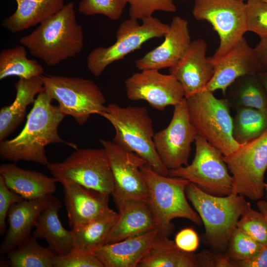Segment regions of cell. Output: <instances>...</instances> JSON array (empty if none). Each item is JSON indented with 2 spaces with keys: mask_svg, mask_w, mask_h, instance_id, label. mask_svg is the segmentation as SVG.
<instances>
[{
  "mask_svg": "<svg viewBox=\"0 0 267 267\" xmlns=\"http://www.w3.org/2000/svg\"><path fill=\"white\" fill-rule=\"evenodd\" d=\"M233 119V136L240 144L251 141L267 131V110L238 107Z\"/></svg>",
  "mask_w": 267,
  "mask_h": 267,
  "instance_id": "31",
  "label": "cell"
},
{
  "mask_svg": "<svg viewBox=\"0 0 267 267\" xmlns=\"http://www.w3.org/2000/svg\"><path fill=\"white\" fill-rule=\"evenodd\" d=\"M257 207L259 212L267 221V202L265 201H260L257 203Z\"/></svg>",
  "mask_w": 267,
  "mask_h": 267,
  "instance_id": "44",
  "label": "cell"
},
{
  "mask_svg": "<svg viewBox=\"0 0 267 267\" xmlns=\"http://www.w3.org/2000/svg\"><path fill=\"white\" fill-rule=\"evenodd\" d=\"M99 142L107 152L113 174L111 195L117 208L130 200H147V187L140 170L146 161L113 141L100 139Z\"/></svg>",
  "mask_w": 267,
  "mask_h": 267,
  "instance_id": "13",
  "label": "cell"
},
{
  "mask_svg": "<svg viewBox=\"0 0 267 267\" xmlns=\"http://www.w3.org/2000/svg\"><path fill=\"white\" fill-rule=\"evenodd\" d=\"M53 196L24 199L10 206L7 214L8 228L0 247L1 255L6 254L30 237L32 228Z\"/></svg>",
  "mask_w": 267,
  "mask_h": 267,
  "instance_id": "21",
  "label": "cell"
},
{
  "mask_svg": "<svg viewBox=\"0 0 267 267\" xmlns=\"http://www.w3.org/2000/svg\"><path fill=\"white\" fill-rule=\"evenodd\" d=\"M46 167L60 183L71 181L109 195L113 192V174L103 147L77 148L63 161L49 162Z\"/></svg>",
  "mask_w": 267,
  "mask_h": 267,
  "instance_id": "8",
  "label": "cell"
},
{
  "mask_svg": "<svg viewBox=\"0 0 267 267\" xmlns=\"http://www.w3.org/2000/svg\"><path fill=\"white\" fill-rule=\"evenodd\" d=\"M162 237L158 228L123 240L106 244L93 253L104 267H136L158 240Z\"/></svg>",
  "mask_w": 267,
  "mask_h": 267,
  "instance_id": "20",
  "label": "cell"
},
{
  "mask_svg": "<svg viewBox=\"0 0 267 267\" xmlns=\"http://www.w3.org/2000/svg\"><path fill=\"white\" fill-rule=\"evenodd\" d=\"M53 267H104L93 253L72 248L66 254L55 256Z\"/></svg>",
  "mask_w": 267,
  "mask_h": 267,
  "instance_id": "38",
  "label": "cell"
},
{
  "mask_svg": "<svg viewBox=\"0 0 267 267\" xmlns=\"http://www.w3.org/2000/svg\"><path fill=\"white\" fill-rule=\"evenodd\" d=\"M125 84L129 99L144 100L159 111L175 106L185 98L183 88L175 77L162 74L158 70H141L128 78Z\"/></svg>",
  "mask_w": 267,
  "mask_h": 267,
  "instance_id": "15",
  "label": "cell"
},
{
  "mask_svg": "<svg viewBox=\"0 0 267 267\" xmlns=\"http://www.w3.org/2000/svg\"><path fill=\"white\" fill-rule=\"evenodd\" d=\"M241 0V1H244V0Z\"/></svg>",
  "mask_w": 267,
  "mask_h": 267,
  "instance_id": "48",
  "label": "cell"
},
{
  "mask_svg": "<svg viewBox=\"0 0 267 267\" xmlns=\"http://www.w3.org/2000/svg\"><path fill=\"white\" fill-rule=\"evenodd\" d=\"M164 38L160 45L135 61L136 68L140 70H159L176 64L191 43L188 21L178 16H175Z\"/></svg>",
  "mask_w": 267,
  "mask_h": 267,
  "instance_id": "19",
  "label": "cell"
},
{
  "mask_svg": "<svg viewBox=\"0 0 267 267\" xmlns=\"http://www.w3.org/2000/svg\"><path fill=\"white\" fill-rule=\"evenodd\" d=\"M195 254L179 249L168 237H161L137 267H198Z\"/></svg>",
  "mask_w": 267,
  "mask_h": 267,
  "instance_id": "27",
  "label": "cell"
},
{
  "mask_svg": "<svg viewBox=\"0 0 267 267\" xmlns=\"http://www.w3.org/2000/svg\"><path fill=\"white\" fill-rule=\"evenodd\" d=\"M245 4L247 32L260 38L267 36V3L263 0H247Z\"/></svg>",
  "mask_w": 267,
  "mask_h": 267,
  "instance_id": "36",
  "label": "cell"
},
{
  "mask_svg": "<svg viewBox=\"0 0 267 267\" xmlns=\"http://www.w3.org/2000/svg\"><path fill=\"white\" fill-rule=\"evenodd\" d=\"M24 199L18 194L10 190L0 176V234L5 232L6 219L10 206Z\"/></svg>",
  "mask_w": 267,
  "mask_h": 267,
  "instance_id": "39",
  "label": "cell"
},
{
  "mask_svg": "<svg viewBox=\"0 0 267 267\" xmlns=\"http://www.w3.org/2000/svg\"><path fill=\"white\" fill-rule=\"evenodd\" d=\"M189 117L197 134L218 149L224 156L241 144L233 136V119L229 102L204 90L186 98Z\"/></svg>",
  "mask_w": 267,
  "mask_h": 267,
  "instance_id": "6",
  "label": "cell"
},
{
  "mask_svg": "<svg viewBox=\"0 0 267 267\" xmlns=\"http://www.w3.org/2000/svg\"><path fill=\"white\" fill-rule=\"evenodd\" d=\"M148 190L147 201L162 237H168L174 230L172 221L186 219L200 225L202 220L189 204L186 188L189 181L183 178L160 175L146 163L140 168Z\"/></svg>",
  "mask_w": 267,
  "mask_h": 267,
  "instance_id": "5",
  "label": "cell"
},
{
  "mask_svg": "<svg viewBox=\"0 0 267 267\" xmlns=\"http://www.w3.org/2000/svg\"><path fill=\"white\" fill-rule=\"evenodd\" d=\"M195 256L198 267H236L234 261L227 255L223 256L205 250Z\"/></svg>",
  "mask_w": 267,
  "mask_h": 267,
  "instance_id": "40",
  "label": "cell"
},
{
  "mask_svg": "<svg viewBox=\"0 0 267 267\" xmlns=\"http://www.w3.org/2000/svg\"><path fill=\"white\" fill-rule=\"evenodd\" d=\"M257 76L267 93V70L259 73Z\"/></svg>",
  "mask_w": 267,
  "mask_h": 267,
  "instance_id": "45",
  "label": "cell"
},
{
  "mask_svg": "<svg viewBox=\"0 0 267 267\" xmlns=\"http://www.w3.org/2000/svg\"><path fill=\"white\" fill-rule=\"evenodd\" d=\"M141 20V24L130 18L123 21L117 30L116 41L112 45L97 47L89 54L87 66L92 75L100 76L108 65L141 48L147 41L164 37L170 27L153 16Z\"/></svg>",
  "mask_w": 267,
  "mask_h": 267,
  "instance_id": "9",
  "label": "cell"
},
{
  "mask_svg": "<svg viewBox=\"0 0 267 267\" xmlns=\"http://www.w3.org/2000/svg\"><path fill=\"white\" fill-rule=\"evenodd\" d=\"M234 263L237 267H267V246L265 247L254 257L248 260Z\"/></svg>",
  "mask_w": 267,
  "mask_h": 267,
  "instance_id": "42",
  "label": "cell"
},
{
  "mask_svg": "<svg viewBox=\"0 0 267 267\" xmlns=\"http://www.w3.org/2000/svg\"><path fill=\"white\" fill-rule=\"evenodd\" d=\"M263 0L267 3V0Z\"/></svg>",
  "mask_w": 267,
  "mask_h": 267,
  "instance_id": "47",
  "label": "cell"
},
{
  "mask_svg": "<svg viewBox=\"0 0 267 267\" xmlns=\"http://www.w3.org/2000/svg\"><path fill=\"white\" fill-rule=\"evenodd\" d=\"M118 214L113 210L93 221L71 229L73 248L91 252L105 244Z\"/></svg>",
  "mask_w": 267,
  "mask_h": 267,
  "instance_id": "28",
  "label": "cell"
},
{
  "mask_svg": "<svg viewBox=\"0 0 267 267\" xmlns=\"http://www.w3.org/2000/svg\"><path fill=\"white\" fill-rule=\"evenodd\" d=\"M26 49L21 44L0 51V80L11 76L30 79L43 75L44 67L37 60L29 59Z\"/></svg>",
  "mask_w": 267,
  "mask_h": 267,
  "instance_id": "29",
  "label": "cell"
},
{
  "mask_svg": "<svg viewBox=\"0 0 267 267\" xmlns=\"http://www.w3.org/2000/svg\"><path fill=\"white\" fill-rule=\"evenodd\" d=\"M192 14L197 20L210 23L219 36V46L210 57L213 65L247 32L246 4L239 0H195Z\"/></svg>",
  "mask_w": 267,
  "mask_h": 267,
  "instance_id": "10",
  "label": "cell"
},
{
  "mask_svg": "<svg viewBox=\"0 0 267 267\" xmlns=\"http://www.w3.org/2000/svg\"><path fill=\"white\" fill-rule=\"evenodd\" d=\"M265 190L267 192V183H265Z\"/></svg>",
  "mask_w": 267,
  "mask_h": 267,
  "instance_id": "46",
  "label": "cell"
},
{
  "mask_svg": "<svg viewBox=\"0 0 267 267\" xmlns=\"http://www.w3.org/2000/svg\"><path fill=\"white\" fill-rule=\"evenodd\" d=\"M15 0L17 3L16 10L2 22L3 28L13 33L41 24L64 5V0Z\"/></svg>",
  "mask_w": 267,
  "mask_h": 267,
  "instance_id": "26",
  "label": "cell"
},
{
  "mask_svg": "<svg viewBox=\"0 0 267 267\" xmlns=\"http://www.w3.org/2000/svg\"><path fill=\"white\" fill-rule=\"evenodd\" d=\"M130 18L135 19L152 16L156 11L174 12L177 8L173 0H128Z\"/></svg>",
  "mask_w": 267,
  "mask_h": 267,
  "instance_id": "37",
  "label": "cell"
},
{
  "mask_svg": "<svg viewBox=\"0 0 267 267\" xmlns=\"http://www.w3.org/2000/svg\"><path fill=\"white\" fill-rule=\"evenodd\" d=\"M62 206L60 200L53 195L40 214L31 235L37 239L45 240L48 248L55 256L66 254L73 248L71 231L64 228L59 219L58 212Z\"/></svg>",
  "mask_w": 267,
  "mask_h": 267,
  "instance_id": "25",
  "label": "cell"
},
{
  "mask_svg": "<svg viewBox=\"0 0 267 267\" xmlns=\"http://www.w3.org/2000/svg\"><path fill=\"white\" fill-rule=\"evenodd\" d=\"M174 242L181 250L193 252L198 248L199 241L198 235L193 229L185 228L177 233Z\"/></svg>",
  "mask_w": 267,
  "mask_h": 267,
  "instance_id": "41",
  "label": "cell"
},
{
  "mask_svg": "<svg viewBox=\"0 0 267 267\" xmlns=\"http://www.w3.org/2000/svg\"><path fill=\"white\" fill-rule=\"evenodd\" d=\"M118 209L117 219L105 244L118 242L157 228V222L147 200H133Z\"/></svg>",
  "mask_w": 267,
  "mask_h": 267,
  "instance_id": "22",
  "label": "cell"
},
{
  "mask_svg": "<svg viewBox=\"0 0 267 267\" xmlns=\"http://www.w3.org/2000/svg\"><path fill=\"white\" fill-rule=\"evenodd\" d=\"M207 48L204 40H194L183 57L170 68V74L182 85L185 98L204 90L214 76L215 66L206 56Z\"/></svg>",
  "mask_w": 267,
  "mask_h": 267,
  "instance_id": "17",
  "label": "cell"
},
{
  "mask_svg": "<svg viewBox=\"0 0 267 267\" xmlns=\"http://www.w3.org/2000/svg\"><path fill=\"white\" fill-rule=\"evenodd\" d=\"M265 247L236 227L229 241L227 256L234 262L246 261L254 257Z\"/></svg>",
  "mask_w": 267,
  "mask_h": 267,
  "instance_id": "33",
  "label": "cell"
},
{
  "mask_svg": "<svg viewBox=\"0 0 267 267\" xmlns=\"http://www.w3.org/2000/svg\"><path fill=\"white\" fill-rule=\"evenodd\" d=\"M44 89L58 103L61 112L81 126L91 115H100L106 108L105 98L92 80L77 77L42 75Z\"/></svg>",
  "mask_w": 267,
  "mask_h": 267,
  "instance_id": "7",
  "label": "cell"
},
{
  "mask_svg": "<svg viewBox=\"0 0 267 267\" xmlns=\"http://www.w3.org/2000/svg\"><path fill=\"white\" fill-rule=\"evenodd\" d=\"M19 43L48 66L75 57L83 47L84 34L76 20L74 3L64 4L30 34L21 37Z\"/></svg>",
  "mask_w": 267,
  "mask_h": 267,
  "instance_id": "2",
  "label": "cell"
},
{
  "mask_svg": "<svg viewBox=\"0 0 267 267\" xmlns=\"http://www.w3.org/2000/svg\"><path fill=\"white\" fill-rule=\"evenodd\" d=\"M186 195L204 224L209 244L217 250H225L248 202L239 194H210L190 182Z\"/></svg>",
  "mask_w": 267,
  "mask_h": 267,
  "instance_id": "4",
  "label": "cell"
},
{
  "mask_svg": "<svg viewBox=\"0 0 267 267\" xmlns=\"http://www.w3.org/2000/svg\"><path fill=\"white\" fill-rule=\"evenodd\" d=\"M1 176L6 186L24 199H35L53 194L56 179L33 170L24 169L16 163L1 164Z\"/></svg>",
  "mask_w": 267,
  "mask_h": 267,
  "instance_id": "23",
  "label": "cell"
},
{
  "mask_svg": "<svg viewBox=\"0 0 267 267\" xmlns=\"http://www.w3.org/2000/svg\"><path fill=\"white\" fill-rule=\"evenodd\" d=\"M254 50L265 70H267V36L261 38L260 42Z\"/></svg>",
  "mask_w": 267,
  "mask_h": 267,
  "instance_id": "43",
  "label": "cell"
},
{
  "mask_svg": "<svg viewBox=\"0 0 267 267\" xmlns=\"http://www.w3.org/2000/svg\"><path fill=\"white\" fill-rule=\"evenodd\" d=\"M16 93L13 102L0 109V141L7 138L23 121L29 105L44 89L41 76L19 79L14 86Z\"/></svg>",
  "mask_w": 267,
  "mask_h": 267,
  "instance_id": "24",
  "label": "cell"
},
{
  "mask_svg": "<svg viewBox=\"0 0 267 267\" xmlns=\"http://www.w3.org/2000/svg\"><path fill=\"white\" fill-rule=\"evenodd\" d=\"M71 229L81 226L110 212L109 194L71 181L61 183Z\"/></svg>",
  "mask_w": 267,
  "mask_h": 267,
  "instance_id": "18",
  "label": "cell"
},
{
  "mask_svg": "<svg viewBox=\"0 0 267 267\" xmlns=\"http://www.w3.org/2000/svg\"><path fill=\"white\" fill-rule=\"evenodd\" d=\"M128 0H82L78 11L86 15H103L112 20L122 16Z\"/></svg>",
  "mask_w": 267,
  "mask_h": 267,
  "instance_id": "35",
  "label": "cell"
},
{
  "mask_svg": "<svg viewBox=\"0 0 267 267\" xmlns=\"http://www.w3.org/2000/svg\"><path fill=\"white\" fill-rule=\"evenodd\" d=\"M32 235L6 254L7 265L12 267H53L55 256Z\"/></svg>",
  "mask_w": 267,
  "mask_h": 267,
  "instance_id": "30",
  "label": "cell"
},
{
  "mask_svg": "<svg viewBox=\"0 0 267 267\" xmlns=\"http://www.w3.org/2000/svg\"><path fill=\"white\" fill-rule=\"evenodd\" d=\"M183 0V1H184V0Z\"/></svg>",
  "mask_w": 267,
  "mask_h": 267,
  "instance_id": "49",
  "label": "cell"
},
{
  "mask_svg": "<svg viewBox=\"0 0 267 267\" xmlns=\"http://www.w3.org/2000/svg\"><path fill=\"white\" fill-rule=\"evenodd\" d=\"M197 135L190 122L184 98L174 106L173 115L168 126L155 133L153 137L156 151L169 170L188 165L191 145Z\"/></svg>",
  "mask_w": 267,
  "mask_h": 267,
  "instance_id": "14",
  "label": "cell"
},
{
  "mask_svg": "<svg viewBox=\"0 0 267 267\" xmlns=\"http://www.w3.org/2000/svg\"><path fill=\"white\" fill-rule=\"evenodd\" d=\"M53 99L44 89L37 96L27 117L25 126L13 138L0 142V157L13 163L21 160L46 166L49 161L45 147L52 143H64L75 149L77 145L66 141L59 136L58 128L65 115Z\"/></svg>",
  "mask_w": 267,
  "mask_h": 267,
  "instance_id": "1",
  "label": "cell"
},
{
  "mask_svg": "<svg viewBox=\"0 0 267 267\" xmlns=\"http://www.w3.org/2000/svg\"><path fill=\"white\" fill-rule=\"evenodd\" d=\"M237 227L267 246V221L260 212L252 208L249 202L237 222Z\"/></svg>",
  "mask_w": 267,
  "mask_h": 267,
  "instance_id": "34",
  "label": "cell"
},
{
  "mask_svg": "<svg viewBox=\"0 0 267 267\" xmlns=\"http://www.w3.org/2000/svg\"><path fill=\"white\" fill-rule=\"evenodd\" d=\"M214 65V76L204 90H221L223 94L238 78L257 75L265 70L244 37Z\"/></svg>",
  "mask_w": 267,
  "mask_h": 267,
  "instance_id": "16",
  "label": "cell"
},
{
  "mask_svg": "<svg viewBox=\"0 0 267 267\" xmlns=\"http://www.w3.org/2000/svg\"><path fill=\"white\" fill-rule=\"evenodd\" d=\"M228 88L237 107L267 110V93L257 75L241 77Z\"/></svg>",
  "mask_w": 267,
  "mask_h": 267,
  "instance_id": "32",
  "label": "cell"
},
{
  "mask_svg": "<svg viewBox=\"0 0 267 267\" xmlns=\"http://www.w3.org/2000/svg\"><path fill=\"white\" fill-rule=\"evenodd\" d=\"M194 142L195 154L192 163L170 170L169 176L185 179L213 195L226 196L231 194L233 178L229 174L224 156L198 135Z\"/></svg>",
  "mask_w": 267,
  "mask_h": 267,
  "instance_id": "11",
  "label": "cell"
},
{
  "mask_svg": "<svg viewBox=\"0 0 267 267\" xmlns=\"http://www.w3.org/2000/svg\"><path fill=\"white\" fill-rule=\"evenodd\" d=\"M100 115L114 127V143L143 159L156 173L169 176V170L156 151L152 121L146 107L131 105L124 107L111 103Z\"/></svg>",
  "mask_w": 267,
  "mask_h": 267,
  "instance_id": "3",
  "label": "cell"
},
{
  "mask_svg": "<svg viewBox=\"0 0 267 267\" xmlns=\"http://www.w3.org/2000/svg\"><path fill=\"white\" fill-rule=\"evenodd\" d=\"M223 158L233 178L232 193L254 200L261 198L267 169V131Z\"/></svg>",
  "mask_w": 267,
  "mask_h": 267,
  "instance_id": "12",
  "label": "cell"
}]
</instances>
